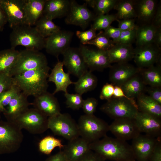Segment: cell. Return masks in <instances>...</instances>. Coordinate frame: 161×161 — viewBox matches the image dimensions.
<instances>
[{"instance_id": "31", "label": "cell", "mask_w": 161, "mask_h": 161, "mask_svg": "<svg viewBox=\"0 0 161 161\" xmlns=\"http://www.w3.org/2000/svg\"><path fill=\"white\" fill-rule=\"evenodd\" d=\"M91 72L87 71L74 82L75 90L76 93L82 95L94 89L97 83V79Z\"/></svg>"}, {"instance_id": "25", "label": "cell", "mask_w": 161, "mask_h": 161, "mask_svg": "<svg viewBox=\"0 0 161 161\" xmlns=\"http://www.w3.org/2000/svg\"><path fill=\"white\" fill-rule=\"evenodd\" d=\"M134 48L132 45L117 44L107 51L110 63H127L133 59Z\"/></svg>"}, {"instance_id": "4", "label": "cell", "mask_w": 161, "mask_h": 161, "mask_svg": "<svg viewBox=\"0 0 161 161\" xmlns=\"http://www.w3.org/2000/svg\"><path fill=\"white\" fill-rule=\"evenodd\" d=\"M79 136L89 143L106 135L109 125L94 114L81 116L77 123Z\"/></svg>"}, {"instance_id": "12", "label": "cell", "mask_w": 161, "mask_h": 161, "mask_svg": "<svg viewBox=\"0 0 161 161\" xmlns=\"http://www.w3.org/2000/svg\"><path fill=\"white\" fill-rule=\"evenodd\" d=\"M87 6L86 3L80 5L75 0H70L69 11L65 19L66 24L85 29L95 17Z\"/></svg>"}, {"instance_id": "45", "label": "cell", "mask_w": 161, "mask_h": 161, "mask_svg": "<svg viewBox=\"0 0 161 161\" xmlns=\"http://www.w3.org/2000/svg\"><path fill=\"white\" fill-rule=\"evenodd\" d=\"M13 84L12 77L6 74L0 73V94L9 89Z\"/></svg>"}, {"instance_id": "40", "label": "cell", "mask_w": 161, "mask_h": 161, "mask_svg": "<svg viewBox=\"0 0 161 161\" xmlns=\"http://www.w3.org/2000/svg\"><path fill=\"white\" fill-rule=\"evenodd\" d=\"M118 0H95L93 8L97 15H105L114 8Z\"/></svg>"}, {"instance_id": "53", "label": "cell", "mask_w": 161, "mask_h": 161, "mask_svg": "<svg viewBox=\"0 0 161 161\" xmlns=\"http://www.w3.org/2000/svg\"><path fill=\"white\" fill-rule=\"evenodd\" d=\"M45 161H67V160L63 151H60L48 157Z\"/></svg>"}, {"instance_id": "46", "label": "cell", "mask_w": 161, "mask_h": 161, "mask_svg": "<svg viewBox=\"0 0 161 161\" xmlns=\"http://www.w3.org/2000/svg\"><path fill=\"white\" fill-rule=\"evenodd\" d=\"M121 30L118 27L116 28L110 26L104 30L103 33L108 37L112 40L115 44L118 43Z\"/></svg>"}, {"instance_id": "19", "label": "cell", "mask_w": 161, "mask_h": 161, "mask_svg": "<svg viewBox=\"0 0 161 161\" xmlns=\"http://www.w3.org/2000/svg\"><path fill=\"white\" fill-rule=\"evenodd\" d=\"M110 68L109 80L114 86H120L140 71V69L128 62L116 63Z\"/></svg>"}, {"instance_id": "15", "label": "cell", "mask_w": 161, "mask_h": 161, "mask_svg": "<svg viewBox=\"0 0 161 161\" xmlns=\"http://www.w3.org/2000/svg\"><path fill=\"white\" fill-rule=\"evenodd\" d=\"M133 59L138 68L149 67L161 62V49L153 44L136 46Z\"/></svg>"}, {"instance_id": "42", "label": "cell", "mask_w": 161, "mask_h": 161, "mask_svg": "<svg viewBox=\"0 0 161 161\" xmlns=\"http://www.w3.org/2000/svg\"><path fill=\"white\" fill-rule=\"evenodd\" d=\"M137 29L121 31L117 44L132 45V43L136 40Z\"/></svg>"}, {"instance_id": "49", "label": "cell", "mask_w": 161, "mask_h": 161, "mask_svg": "<svg viewBox=\"0 0 161 161\" xmlns=\"http://www.w3.org/2000/svg\"><path fill=\"white\" fill-rule=\"evenodd\" d=\"M161 87L148 86L145 90L150 96L154 100L161 105Z\"/></svg>"}, {"instance_id": "16", "label": "cell", "mask_w": 161, "mask_h": 161, "mask_svg": "<svg viewBox=\"0 0 161 161\" xmlns=\"http://www.w3.org/2000/svg\"><path fill=\"white\" fill-rule=\"evenodd\" d=\"M62 55L64 66L70 74L79 78L89 70L78 48L69 47Z\"/></svg>"}, {"instance_id": "8", "label": "cell", "mask_w": 161, "mask_h": 161, "mask_svg": "<svg viewBox=\"0 0 161 161\" xmlns=\"http://www.w3.org/2000/svg\"><path fill=\"white\" fill-rule=\"evenodd\" d=\"M48 117L35 108H28L13 122L21 130L33 134L43 133L48 129Z\"/></svg>"}, {"instance_id": "33", "label": "cell", "mask_w": 161, "mask_h": 161, "mask_svg": "<svg viewBox=\"0 0 161 161\" xmlns=\"http://www.w3.org/2000/svg\"><path fill=\"white\" fill-rule=\"evenodd\" d=\"M19 54V51L11 48L0 51V73L9 75Z\"/></svg>"}, {"instance_id": "26", "label": "cell", "mask_w": 161, "mask_h": 161, "mask_svg": "<svg viewBox=\"0 0 161 161\" xmlns=\"http://www.w3.org/2000/svg\"><path fill=\"white\" fill-rule=\"evenodd\" d=\"M46 0H25V12L26 24L32 26L43 15Z\"/></svg>"}, {"instance_id": "39", "label": "cell", "mask_w": 161, "mask_h": 161, "mask_svg": "<svg viewBox=\"0 0 161 161\" xmlns=\"http://www.w3.org/2000/svg\"><path fill=\"white\" fill-rule=\"evenodd\" d=\"M20 92L18 87L13 84L9 89L0 94V113H3L11 99Z\"/></svg>"}, {"instance_id": "20", "label": "cell", "mask_w": 161, "mask_h": 161, "mask_svg": "<svg viewBox=\"0 0 161 161\" xmlns=\"http://www.w3.org/2000/svg\"><path fill=\"white\" fill-rule=\"evenodd\" d=\"M32 105L48 117L61 113L57 99L54 95L47 91L35 97Z\"/></svg>"}, {"instance_id": "23", "label": "cell", "mask_w": 161, "mask_h": 161, "mask_svg": "<svg viewBox=\"0 0 161 161\" xmlns=\"http://www.w3.org/2000/svg\"><path fill=\"white\" fill-rule=\"evenodd\" d=\"M89 144L80 136L69 141L63 151L67 161H78L90 150Z\"/></svg>"}, {"instance_id": "7", "label": "cell", "mask_w": 161, "mask_h": 161, "mask_svg": "<svg viewBox=\"0 0 161 161\" xmlns=\"http://www.w3.org/2000/svg\"><path fill=\"white\" fill-rule=\"evenodd\" d=\"M136 102L124 97H112L103 104L100 109L114 120L134 118L138 112Z\"/></svg>"}, {"instance_id": "13", "label": "cell", "mask_w": 161, "mask_h": 161, "mask_svg": "<svg viewBox=\"0 0 161 161\" xmlns=\"http://www.w3.org/2000/svg\"><path fill=\"white\" fill-rule=\"evenodd\" d=\"M73 35L72 32L60 30L45 38L44 48L46 52L59 60V56L70 47Z\"/></svg>"}, {"instance_id": "50", "label": "cell", "mask_w": 161, "mask_h": 161, "mask_svg": "<svg viewBox=\"0 0 161 161\" xmlns=\"http://www.w3.org/2000/svg\"><path fill=\"white\" fill-rule=\"evenodd\" d=\"M106 160L96 152L90 150L78 161H105Z\"/></svg>"}, {"instance_id": "18", "label": "cell", "mask_w": 161, "mask_h": 161, "mask_svg": "<svg viewBox=\"0 0 161 161\" xmlns=\"http://www.w3.org/2000/svg\"><path fill=\"white\" fill-rule=\"evenodd\" d=\"M134 119L141 133L156 138L161 137V119L139 111Z\"/></svg>"}, {"instance_id": "27", "label": "cell", "mask_w": 161, "mask_h": 161, "mask_svg": "<svg viewBox=\"0 0 161 161\" xmlns=\"http://www.w3.org/2000/svg\"><path fill=\"white\" fill-rule=\"evenodd\" d=\"M136 99V104L139 112L161 119V105L143 93Z\"/></svg>"}, {"instance_id": "2", "label": "cell", "mask_w": 161, "mask_h": 161, "mask_svg": "<svg viewBox=\"0 0 161 161\" xmlns=\"http://www.w3.org/2000/svg\"><path fill=\"white\" fill-rule=\"evenodd\" d=\"M50 69L47 66L24 72L13 77V83L27 97H35L47 91Z\"/></svg>"}, {"instance_id": "43", "label": "cell", "mask_w": 161, "mask_h": 161, "mask_svg": "<svg viewBox=\"0 0 161 161\" xmlns=\"http://www.w3.org/2000/svg\"><path fill=\"white\" fill-rule=\"evenodd\" d=\"M96 31L91 28L85 31L78 30L76 32V34L81 44L85 45L88 42L96 37L97 35Z\"/></svg>"}, {"instance_id": "28", "label": "cell", "mask_w": 161, "mask_h": 161, "mask_svg": "<svg viewBox=\"0 0 161 161\" xmlns=\"http://www.w3.org/2000/svg\"><path fill=\"white\" fill-rule=\"evenodd\" d=\"M135 5L137 17L139 20L148 24L152 20L157 8L156 0H140Z\"/></svg>"}, {"instance_id": "52", "label": "cell", "mask_w": 161, "mask_h": 161, "mask_svg": "<svg viewBox=\"0 0 161 161\" xmlns=\"http://www.w3.org/2000/svg\"><path fill=\"white\" fill-rule=\"evenodd\" d=\"M152 23H151L156 28L161 27V5L159 4L157 7Z\"/></svg>"}, {"instance_id": "44", "label": "cell", "mask_w": 161, "mask_h": 161, "mask_svg": "<svg viewBox=\"0 0 161 161\" xmlns=\"http://www.w3.org/2000/svg\"><path fill=\"white\" fill-rule=\"evenodd\" d=\"M97 100L95 98L89 97L84 100L82 108L85 114L93 115L98 105Z\"/></svg>"}, {"instance_id": "30", "label": "cell", "mask_w": 161, "mask_h": 161, "mask_svg": "<svg viewBox=\"0 0 161 161\" xmlns=\"http://www.w3.org/2000/svg\"><path fill=\"white\" fill-rule=\"evenodd\" d=\"M139 73L145 84L152 87H161V63L156 66L140 69Z\"/></svg>"}, {"instance_id": "48", "label": "cell", "mask_w": 161, "mask_h": 161, "mask_svg": "<svg viewBox=\"0 0 161 161\" xmlns=\"http://www.w3.org/2000/svg\"><path fill=\"white\" fill-rule=\"evenodd\" d=\"M117 21L118 28L121 31L136 29L138 27L135 24L134 18L118 20Z\"/></svg>"}, {"instance_id": "37", "label": "cell", "mask_w": 161, "mask_h": 161, "mask_svg": "<svg viewBox=\"0 0 161 161\" xmlns=\"http://www.w3.org/2000/svg\"><path fill=\"white\" fill-rule=\"evenodd\" d=\"M116 14L101 15L95 16L91 28L97 31L105 30L114 21L118 20Z\"/></svg>"}, {"instance_id": "11", "label": "cell", "mask_w": 161, "mask_h": 161, "mask_svg": "<svg viewBox=\"0 0 161 161\" xmlns=\"http://www.w3.org/2000/svg\"><path fill=\"white\" fill-rule=\"evenodd\" d=\"M25 0H0V6L7 17V22L12 29L27 24L25 16Z\"/></svg>"}, {"instance_id": "21", "label": "cell", "mask_w": 161, "mask_h": 161, "mask_svg": "<svg viewBox=\"0 0 161 161\" xmlns=\"http://www.w3.org/2000/svg\"><path fill=\"white\" fill-rule=\"evenodd\" d=\"M28 97L21 92L11 99L3 113L7 121L13 122L32 105Z\"/></svg>"}, {"instance_id": "22", "label": "cell", "mask_w": 161, "mask_h": 161, "mask_svg": "<svg viewBox=\"0 0 161 161\" xmlns=\"http://www.w3.org/2000/svg\"><path fill=\"white\" fill-rule=\"evenodd\" d=\"M64 64L62 61L59 60L49 74L48 82H53L55 86V89L52 93L55 95L57 93L62 91L65 93L67 92L68 87L74 82L70 79V74L65 72L63 69Z\"/></svg>"}, {"instance_id": "9", "label": "cell", "mask_w": 161, "mask_h": 161, "mask_svg": "<svg viewBox=\"0 0 161 161\" xmlns=\"http://www.w3.org/2000/svg\"><path fill=\"white\" fill-rule=\"evenodd\" d=\"M48 127L55 135L69 141L80 136L77 123L68 113L48 117Z\"/></svg>"}, {"instance_id": "38", "label": "cell", "mask_w": 161, "mask_h": 161, "mask_svg": "<svg viewBox=\"0 0 161 161\" xmlns=\"http://www.w3.org/2000/svg\"><path fill=\"white\" fill-rule=\"evenodd\" d=\"M86 44L93 45L98 49L106 51L112 47L115 44L112 39L104 34L103 31H101L97 34L95 38L88 42Z\"/></svg>"}, {"instance_id": "10", "label": "cell", "mask_w": 161, "mask_h": 161, "mask_svg": "<svg viewBox=\"0 0 161 161\" xmlns=\"http://www.w3.org/2000/svg\"><path fill=\"white\" fill-rule=\"evenodd\" d=\"M78 48L89 70L102 71L111 66L107 51L91 48L82 44Z\"/></svg>"}, {"instance_id": "24", "label": "cell", "mask_w": 161, "mask_h": 161, "mask_svg": "<svg viewBox=\"0 0 161 161\" xmlns=\"http://www.w3.org/2000/svg\"><path fill=\"white\" fill-rule=\"evenodd\" d=\"M70 6V0H46L43 15L52 20L66 17Z\"/></svg>"}, {"instance_id": "55", "label": "cell", "mask_w": 161, "mask_h": 161, "mask_svg": "<svg viewBox=\"0 0 161 161\" xmlns=\"http://www.w3.org/2000/svg\"><path fill=\"white\" fill-rule=\"evenodd\" d=\"M7 22V16L1 7L0 6V31H2L5 25Z\"/></svg>"}, {"instance_id": "54", "label": "cell", "mask_w": 161, "mask_h": 161, "mask_svg": "<svg viewBox=\"0 0 161 161\" xmlns=\"http://www.w3.org/2000/svg\"><path fill=\"white\" fill-rule=\"evenodd\" d=\"M153 44L158 48H161V27L157 28L154 37Z\"/></svg>"}, {"instance_id": "36", "label": "cell", "mask_w": 161, "mask_h": 161, "mask_svg": "<svg viewBox=\"0 0 161 161\" xmlns=\"http://www.w3.org/2000/svg\"><path fill=\"white\" fill-rule=\"evenodd\" d=\"M64 145L61 140L51 136H47L42 139L38 143L39 151L47 155L50 154L53 150L58 147L61 149Z\"/></svg>"}, {"instance_id": "3", "label": "cell", "mask_w": 161, "mask_h": 161, "mask_svg": "<svg viewBox=\"0 0 161 161\" xmlns=\"http://www.w3.org/2000/svg\"><path fill=\"white\" fill-rule=\"evenodd\" d=\"M10 35L11 48L18 46L26 49L38 51L44 48L45 38L41 36L34 27L24 24L13 29Z\"/></svg>"}, {"instance_id": "14", "label": "cell", "mask_w": 161, "mask_h": 161, "mask_svg": "<svg viewBox=\"0 0 161 161\" xmlns=\"http://www.w3.org/2000/svg\"><path fill=\"white\" fill-rule=\"evenodd\" d=\"M110 131L116 137L124 141L132 140L141 132L134 118H123L114 120L109 125Z\"/></svg>"}, {"instance_id": "1", "label": "cell", "mask_w": 161, "mask_h": 161, "mask_svg": "<svg viewBox=\"0 0 161 161\" xmlns=\"http://www.w3.org/2000/svg\"><path fill=\"white\" fill-rule=\"evenodd\" d=\"M90 149L105 160L136 161L131 145L126 141L107 136L90 143Z\"/></svg>"}, {"instance_id": "17", "label": "cell", "mask_w": 161, "mask_h": 161, "mask_svg": "<svg viewBox=\"0 0 161 161\" xmlns=\"http://www.w3.org/2000/svg\"><path fill=\"white\" fill-rule=\"evenodd\" d=\"M140 134L132 140L131 145L136 160L149 161L152 152L159 138Z\"/></svg>"}, {"instance_id": "35", "label": "cell", "mask_w": 161, "mask_h": 161, "mask_svg": "<svg viewBox=\"0 0 161 161\" xmlns=\"http://www.w3.org/2000/svg\"><path fill=\"white\" fill-rule=\"evenodd\" d=\"M35 28L40 35L46 38L61 30L51 19L43 15L35 24Z\"/></svg>"}, {"instance_id": "41", "label": "cell", "mask_w": 161, "mask_h": 161, "mask_svg": "<svg viewBox=\"0 0 161 161\" xmlns=\"http://www.w3.org/2000/svg\"><path fill=\"white\" fill-rule=\"evenodd\" d=\"M64 96L67 107L74 110H78L82 108L84 100L82 95L77 93L70 94L67 92L64 93Z\"/></svg>"}, {"instance_id": "32", "label": "cell", "mask_w": 161, "mask_h": 161, "mask_svg": "<svg viewBox=\"0 0 161 161\" xmlns=\"http://www.w3.org/2000/svg\"><path fill=\"white\" fill-rule=\"evenodd\" d=\"M157 28L151 24H146L138 26L136 30V46L153 44Z\"/></svg>"}, {"instance_id": "51", "label": "cell", "mask_w": 161, "mask_h": 161, "mask_svg": "<svg viewBox=\"0 0 161 161\" xmlns=\"http://www.w3.org/2000/svg\"><path fill=\"white\" fill-rule=\"evenodd\" d=\"M149 161H161V138L158 140L152 152Z\"/></svg>"}, {"instance_id": "47", "label": "cell", "mask_w": 161, "mask_h": 161, "mask_svg": "<svg viewBox=\"0 0 161 161\" xmlns=\"http://www.w3.org/2000/svg\"><path fill=\"white\" fill-rule=\"evenodd\" d=\"M114 86L111 83H107L102 87L100 95L101 100H107L112 98L113 96Z\"/></svg>"}, {"instance_id": "29", "label": "cell", "mask_w": 161, "mask_h": 161, "mask_svg": "<svg viewBox=\"0 0 161 161\" xmlns=\"http://www.w3.org/2000/svg\"><path fill=\"white\" fill-rule=\"evenodd\" d=\"M138 73L131 78L120 87L129 98L135 100L145 90L146 87Z\"/></svg>"}, {"instance_id": "6", "label": "cell", "mask_w": 161, "mask_h": 161, "mask_svg": "<svg viewBox=\"0 0 161 161\" xmlns=\"http://www.w3.org/2000/svg\"><path fill=\"white\" fill-rule=\"evenodd\" d=\"M48 65L46 56L39 51L25 49L19 54L9 75L13 77L24 72L40 69Z\"/></svg>"}, {"instance_id": "5", "label": "cell", "mask_w": 161, "mask_h": 161, "mask_svg": "<svg viewBox=\"0 0 161 161\" xmlns=\"http://www.w3.org/2000/svg\"><path fill=\"white\" fill-rule=\"evenodd\" d=\"M14 123L0 121V154L15 152L20 148L24 136Z\"/></svg>"}, {"instance_id": "34", "label": "cell", "mask_w": 161, "mask_h": 161, "mask_svg": "<svg viewBox=\"0 0 161 161\" xmlns=\"http://www.w3.org/2000/svg\"><path fill=\"white\" fill-rule=\"evenodd\" d=\"M134 1H118L114 8L117 11L116 14L118 20L134 18L137 17Z\"/></svg>"}]
</instances>
